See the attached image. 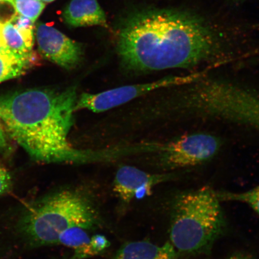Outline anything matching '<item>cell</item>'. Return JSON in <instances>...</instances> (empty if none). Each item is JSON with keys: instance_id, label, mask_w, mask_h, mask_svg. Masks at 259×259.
<instances>
[{"instance_id": "obj_1", "label": "cell", "mask_w": 259, "mask_h": 259, "mask_svg": "<svg viewBox=\"0 0 259 259\" xmlns=\"http://www.w3.org/2000/svg\"><path fill=\"white\" fill-rule=\"evenodd\" d=\"M222 43L218 31L198 15L183 10L148 9L123 21L116 50L129 70L188 69L218 57Z\"/></svg>"}, {"instance_id": "obj_2", "label": "cell", "mask_w": 259, "mask_h": 259, "mask_svg": "<svg viewBox=\"0 0 259 259\" xmlns=\"http://www.w3.org/2000/svg\"><path fill=\"white\" fill-rule=\"evenodd\" d=\"M76 89H29L0 97V118L6 132L32 158L43 163H83L92 153L69 139L77 101Z\"/></svg>"}, {"instance_id": "obj_3", "label": "cell", "mask_w": 259, "mask_h": 259, "mask_svg": "<svg viewBox=\"0 0 259 259\" xmlns=\"http://www.w3.org/2000/svg\"><path fill=\"white\" fill-rule=\"evenodd\" d=\"M216 191L209 187L177 197L171 210L170 243L187 254L209 253L225 232L226 220Z\"/></svg>"}, {"instance_id": "obj_4", "label": "cell", "mask_w": 259, "mask_h": 259, "mask_svg": "<svg viewBox=\"0 0 259 259\" xmlns=\"http://www.w3.org/2000/svg\"><path fill=\"white\" fill-rule=\"evenodd\" d=\"M96 206L88 196L77 190H64L35 202L22 213L19 231L31 244H57L66 230L79 227L92 229L99 225Z\"/></svg>"}, {"instance_id": "obj_5", "label": "cell", "mask_w": 259, "mask_h": 259, "mask_svg": "<svg viewBox=\"0 0 259 259\" xmlns=\"http://www.w3.org/2000/svg\"><path fill=\"white\" fill-rule=\"evenodd\" d=\"M199 77L197 74L186 76L167 77L153 82L122 86L99 93H83L77 98L74 110L76 111L87 109L95 113L107 111L154 90L188 85Z\"/></svg>"}, {"instance_id": "obj_6", "label": "cell", "mask_w": 259, "mask_h": 259, "mask_svg": "<svg viewBox=\"0 0 259 259\" xmlns=\"http://www.w3.org/2000/svg\"><path fill=\"white\" fill-rule=\"evenodd\" d=\"M222 146L221 139L209 133L185 135L163 148V161L171 168L199 166L212 160Z\"/></svg>"}, {"instance_id": "obj_7", "label": "cell", "mask_w": 259, "mask_h": 259, "mask_svg": "<svg viewBox=\"0 0 259 259\" xmlns=\"http://www.w3.org/2000/svg\"><path fill=\"white\" fill-rule=\"evenodd\" d=\"M36 38L42 56L64 69H72L82 61V45L70 39L51 25L38 22Z\"/></svg>"}, {"instance_id": "obj_8", "label": "cell", "mask_w": 259, "mask_h": 259, "mask_svg": "<svg viewBox=\"0 0 259 259\" xmlns=\"http://www.w3.org/2000/svg\"><path fill=\"white\" fill-rule=\"evenodd\" d=\"M169 175L151 174L135 167L122 166L116 171L113 190L122 202L141 199L151 195L157 184L170 179Z\"/></svg>"}, {"instance_id": "obj_9", "label": "cell", "mask_w": 259, "mask_h": 259, "mask_svg": "<svg viewBox=\"0 0 259 259\" xmlns=\"http://www.w3.org/2000/svg\"><path fill=\"white\" fill-rule=\"evenodd\" d=\"M63 16L71 27H108L105 13L97 0H72L65 8Z\"/></svg>"}, {"instance_id": "obj_10", "label": "cell", "mask_w": 259, "mask_h": 259, "mask_svg": "<svg viewBox=\"0 0 259 259\" xmlns=\"http://www.w3.org/2000/svg\"><path fill=\"white\" fill-rule=\"evenodd\" d=\"M114 259H178L170 242L158 246L148 241L127 243L119 249Z\"/></svg>"}, {"instance_id": "obj_11", "label": "cell", "mask_w": 259, "mask_h": 259, "mask_svg": "<svg viewBox=\"0 0 259 259\" xmlns=\"http://www.w3.org/2000/svg\"><path fill=\"white\" fill-rule=\"evenodd\" d=\"M57 244L72 248L74 256L79 259L92 257L96 255L91 245V238L85 229L79 227H72L61 233Z\"/></svg>"}, {"instance_id": "obj_12", "label": "cell", "mask_w": 259, "mask_h": 259, "mask_svg": "<svg viewBox=\"0 0 259 259\" xmlns=\"http://www.w3.org/2000/svg\"><path fill=\"white\" fill-rule=\"evenodd\" d=\"M0 46L19 57L31 58L36 56L31 53L24 37L11 22L0 24Z\"/></svg>"}, {"instance_id": "obj_13", "label": "cell", "mask_w": 259, "mask_h": 259, "mask_svg": "<svg viewBox=\"0 0 259 259\" xmlns=\"http://www.w3.org/2000/svg\"><path fill=\"white\" fill-rule=\"evenodd\" d=\"M36 56L23 58L10 53H0V83L23 75L37 63Z\"/></svg>"}, {"instance_id": "obj_14", "label": "cell", "mask_w": 259, "mask_h": 259, "mask_svg": "<svg viewBox=\"0 0 259 259\" xmlns=\"http://www.w3.org/2000/svg\"><path fill=\"white\" fill-rule=\"evenodd\" d=\"M220 201H235L247 204L259 215V186L247 192L232 193L216 191Z\"/></svg>"}, {"instance_id": "obj_15", "label": "cell", "mask_w": 259, "mask_h": 259, "mask_svg": "<svg viewBox=\"0 0 259 259\" xmlns=\"http://www.w3.org/2000/svg\"><path fill=\"white\" fill-rule=\"evenodd\" d=\"M18 14L25 16L34 22L45 7L40 0H13Z\"/></svg>"}, {"instance_id": "obj_16", "label": "cell", "mask_w": 259, "mask_h": 259, "mask_svg": "<svg viewBox=\"0 0 259 259\" xmlns=\"http://www.w3.org/2000/svg\"><path fill=\"white\" fill-rule=\"evenodd\" d=\"M11 23L15 26L24 37L27 47L32 50L33 46L34 22L25 16L18 14Z\"/></svg>"}, {"instance_id": "obj_17", "label": "cell", "mask_w": 259, "mask_h": 259, "mask_svg": "<svg viewBox=\"0 0 259 259\" xmlns=\"http://www.w3.org/2000/svg\"><path fill=\"white\" fill-rule=\"evenodd\" d=\"M17 15L13 0H0V24L11 22Z\"/></svg>"}, {"instance_id": "obj_18", "label": "cell", "mask_w": 259, "mask_h": 259, "mask_svg": "<svg viewBox=\"0 0 259 259\" xmlns=\"http://www.w3.org/2000/svg\"><path fill=\"white\" fill-rule=\"evenodd\" d=\"M12 188V178L11 174L0 163V196L11 192Z\"/></svg>"}, {"instance_id": "obj_19", "label": "cell", "mask_w": 259, "mask_h": 259, "mask_svg": "<svg viewBox=\"0 0 259 259\" xmlns=\"http://www.w3.org/2000/svg\"><path fill=\"white\" fill-rule=\"evenodd\" d=\"M91 245L96 254H99L111 245L104 235H95L91 238Z\"/></svg>"}, {"instance_id": "obj_20", "label": "cell", "mask_w": 259, "mask_h": 259, "mask_svg": "<svg viewBox=\"0 0 259 259\" xmlns=\"http://www.w3.org/2000/svg\"><path fill=\"white\" fill-rule=\"evenodd\" d=\"M4 125L0 118V150H6L8 148L9 144L7 135Z\"/></svg>"}, {"instance_id": "obj_21", "label": "cell", "mask_w": 259, "mask_h": 259, "mask_svg": "<svg viewBox=\"0 0 259 259\" xmlns=\"http://www.w3.org/2000/svg\"><path fill=\"white\" fill-rule=\"evenodd\" d=\"M228 259H254L250 256V255L245 254H236L232 255V256L230 257Z\"/></svg>"}, {"instance_id": "obj_22", "label": "cell", "mask_w": 259, "mask_h": 259, "mask_svg": "<svg viewBox=\"0 0 259 259\" xmlns=\"http://www.w3.org/2000/svg\"><path fill=\"white\" fill-rule=\"evenodd\" d=\"M0 53H9L8 51L5 50V48H2L0 46ZM11 54V53H10Z\"/></svg>"}, {"instance_id": "obj_23", "label": "cell", "mask_w": 259, "mask_h": 259, "mask_svg": "<svg viewBox=\"0 0 259 259\" xmlns=\"http://www.w3.org/2000/svg\"><path fill=\"white\" fill-rule=\"evenodd\" d=\"M40 1L45 2V3H50V2L55 1V0H40Z\"/></svg>"}, {"instance_id": "obj_24", "label": "cell", "mask_w": 259, "mask_h": 259, "mask_svg": "<svg viewBox=\"0 0 259 259\" xmlns=\"http://www.w3.org/2000/svg\"><path fill=\"white\" fill-rule=\"evenodd\" d=\"M70 259H79V258H76L75 256H74V255H73V256Z\"/></svg>"}, {"instance_id": "obj_25", "label": "cell", "mask_w": 259, "mask_h": 259, "mask_svg": "<svg viewBox=\"0 0 259 259\" xmlns=\"http://www.w3.org/2000/svg\"><path fill=\"white\" fill-rule=\"evenodd\" d=\"M234 1H235V2H240V1H241V0H234Z\"/></svg>"}]
</instances>
